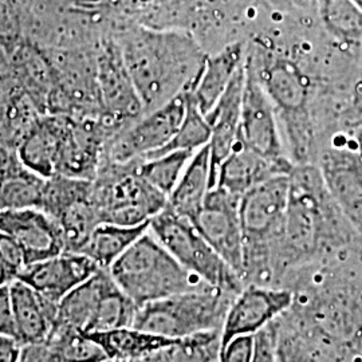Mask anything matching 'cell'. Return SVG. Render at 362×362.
Instances as JSON below:
<instances>
[{
	"label": "cell",
	"instance_id": "38",
	"mask_svg": "<svg viewBox=\"0 0 362 362\" xmlns=\"http://www.w3.org/2000/svg\"><path fill=\"white\" fill-rule=\"evenodd\" d=\"M255 336L235 337L220 350V362H252Z\"/></svg>",
	"mask_w": 362,
	"mask_h": 362
},
{
	"label": "cell",
	"instance_id": "47",
	"mask_svg": "<svg viewBox=\"0 0 362 362\" xmlns=\"http://www.w3.org/2000/svg\"><path fill=\"white\" fill-rule=\"evenodd\" d=\"M354 141H356V151L362 158V124L357 127L356 133H354Z\"/></svg>",
	"mask_w": 362,
	"mask_h": 362
},
{
	"label": "cell",
	"instance_id": "24",
	"mask_svg": "<svg viewBox=\"0 0 362 362\" xmlns=\"http://www.w3.org/2000/svg\"><path fill=\"white\" fill-rule=\"evenodd\" d=\"M15 85L27 94L47 115L49 98L54 88V70L45 50L28 39H23L11 50Z\"/></svg>",
	"mask_w": 362,
	"mask_h": 362
},
{
	"label": "cell",
	"instance_id": "35",
	"mask_svg": "<svg viewBox=\"0 0 362 362\" xmlns=\"http://www.w3.org/2000/svg\"><path fill=\"white\" fill-rule=\"evenodd\" d=\"M211 127L207 118L194 104L189 91L187 90V112L181 122L180 128L172 141L160 152L153 156L163 155L172 151H189L197 152L211 141ZM151 156V157H153ZM149 158V157H148Z\"/></svg>",
	"mask_w": 362,
	"mask_h": 362
},
{
	"label": "cell",
	"instance_id": "17",
	"mask_svg": "<svg viewBox=\"0 0 362 362\" xmlns=\"http://www.w3.org/2000/svg\"><path fill=\"white\" fill-rule=\"evenodd\" d=\"M0 231L21 247L27 266L66 251L59 226L40 208L0 211Z\"/></svg>",
	"mask_w": 362,
	"mask_h": 362
},
{
	"label": "cell",
	"instance_id": "2",
	"mask_svg": "<svg viewBox=\"0 0 362 362\" xmlns=\"http://www.w3.org/2000/svg\"><path fill=\"white\" fill-rule=\"evenodd\" d=\"M288 177L285 220L272 266L276 287L291 274L325 263L361 239L337 207L318 167L294 165Z\"/></svg>",
	"mask_w": 362,
	"mask_h": 362
},
{
	"label": "cell",
	"instance_id": "23",
	"mask_svg": "<svg viewBox=\"0 0 362 362\" xmlns=\"http://www.w3.org/2000/svg\"><path fill=\"white\" fill-rule=\"evenodd\" d=\"M47 179L27 168L15 149L0 146V211L40 208Z\"/></svg>",
	"mask_w": 362,
	"mask_h": 362
},
{
	"label": "cell",
	"instance_id": "21",
	"mask_svg": "<svg viewBox=\"0 0 362 362\" xmlns=\"http://www.w3.org/2000/svg\"><path fill=\"white\" fill-rule=\"evenodd\" d=\"M246 81V67L245 64L238 70L228 85L227 90L221 95L218 104L208 113V124L211 127V161L214 170V181L216 176V169L220 163L230 155L239 139L240 129V117H242V103H243V89Z\"/></svg>",
	"mask_w": 362,
	"mask_h": 362
},
{
	"label": "cell",
	"instance_id": "4",
	"mask_svg": "<svg viewBox=\"0 0 362 362\" xmlns=\"http://www.w3.org/2000/svg\"><path fill=\"white\" fill-rule=\"evenodd\" d=\"M246 64L270 97L279 122H284L293 161L296 165L309 164L314 146L309 79L291 59L263 47L247 52Z\"/></svg>",
	"mask_w": 362,
	"mask_h": 362
},
{
	"label": "cell",
	"instance_id": "50",
	"mask_svg": "<svg viewBox=\"0 0 362 362\" xmlns=\"http://www.w3.org/2000/svg\"><path fill=\"white\" fill-rule=\"evenodd\" d=\"M354 1H356V3H358V4L362 7V0H354Z\"/></svg>",
	"mask_w": 362,
	"mask_h": 362
},
{
	"label": "cell",
	"instance_id": "8",
	"mask_svg": "<svg viewBox=\"0 0 362 362\" xmlns=\"http://www.w3.org/2000/svg\"><path fill=\"white\" fill-rule=\"evenodd\" d=\"M93 200L101 223L118 226L146 224L168 204V196L137 173L134 161L106 158L93 180Z\"/></svg>",
	"mask_w": 362,
	"mask_h": 362
},
{
	"label": "cell",
	"instance_id": "11",
	"mask_svg": "<svg viewBox=\"0 0 362 362\" xmlns=\"http://www.w3.org/2000/svg\"><path fill=\"white\" fill-rule=\"evenodd\" d=\"M40 209L57 221L70 252H81L101 223L93 200V181L54 175L47 179Z\"/></svg>",
	"mask_w": 362,
	"mask_h": 362
},
{
	"label": "cell",
	"instance_id": "49",
	"mask_svg": "<svg viewBox=\"0 0 362 362\" xmlns=\"http://www.w3.org/2000/svg\"><path fill=\"white\" fill-rule=\"evenodd\" d=\"M129 362H157V360H156L155 354L152 353V354H149V356H146V357L137 358V360H133V361Z\"/></svg>",
	"mask_w": 362,
	"mask_h": 362
},
{
	"label": "cell",
	"instance_id": "28",
	"mask_svg": "<svg viewBox=\"0 0 362 362\" xmlns=\"http://www.w3.org/2000/svg\"><path fill=\"white\" fill-rule=\"evenodd\" d=\"M315 13L327 37L345 49H362V7L354 0H317Z\"/></svg>",
	"mask_w": 362,
	"mask_h": 362
},
{
	"label": "cell",
	"instance_id": "26",
	"mask_svg": "<svg viewBox=\"0 0 362 362\" xmlns=\"http://www.w3.org/2000/svg\"><path fill=\"white\" fill-rule=\"evenodd\" d=\"M214 187L211 151L209 145H206L194 153L177 185L169 194L168 207L182 218L194 221Z\"/></svg>",
	"mask_w": 362,
	"mask_h": 362
},
{
	"label": "cell",
	"instance_id": "39",
	"mask_svg": "<svg viewBox=\"0 0 362 362\" xmlns=\"http://www.w3.org/2000/svg\"><path fill=\"white\" fill-rule=\"evenodd\" d=\"M16 362H61L52 345L45 342L22 345Z\"/></svg>",
	"mask_w": 362,
	"mask_h": 362
},
{
	"label": "cell",
	"instance_id": "5",
	"mask_svg": "<svg viewBox=\"0 0 362 362\" xmlns=\"http://www.w3.org/2000/svg\"><path fill=\"white\" fill-rule=\"evenodd\" d=\"M288 176H274L240 197L245 285L272 286L274 258L288 200Z\"/></svg>",
	"mask_w": 362,
	"mask_h": 362
},
{
	"label": "cell",
	"instance_id": "43",
	"mask_svg": "<svg viewBox=\"0 0 362 362\" xmlns=\"http://www.w3.org/2000/svg\"><path fill=\"white\" fill-rule=\"evenodd\" d=\"M272 6L285 11H310L317 8V0H267Z\"/></svg>",
	"mask_w": 362,
	"mask_h": 362
},
{
	"label": "cell",
	"instance_id": "10",
	"mask_svg": "<svg viewBox=\"0 0 362 362\" xmlns=\"http://www.w3.org/2000/svg\"><path fill=\"white\" fill-rule=\"evenodd\" d=\"M95 62L103 121L116 136L144 116L143 103L113 34L100 40Z\"/></svg>",
	"mask_w": 362,
	"mask_h": 362
},
{
	"label": "cell",
	"instance_id": "42",
	"mask_svg": "<svg viewBox=\"0 0 362 362\" xmlns=\"http://www.w3.org/2000/svg\"><path fill=\"white\" fill-rule=\"evenodd\" d=\"M21 342L13 337L0 336V362H16L21 353Z\"/></svg>",
	"mask_w": 362,
	"mask_h": 362
},
{
	"label": "cell",
	"instance_id": "27",
	"mask_svg": "<svg viewBox=\"0 0 362 362\" xmlns=\"http://www.w3.org/2000/svg\"><path fill=\"white\" fill-rule=\"evenodd\" d=\"M86 334H89L101 345L109 360L119 362L143 358L176 342L175 339L156 336L134 326H125L109 332Z\"/></svg>",
	"mask_w": 362,
	"mask_h": 362
},
{
	"label": "cell",
	"instance_id": "16",
	"mask_svg": "<svg viewBox=\"0 0 362 362\" xmlns=\"http://www.w3.org/2000/svg\"><path fill=\"white\" fill-rule=\"evenodd\" d=\"M320 172L337 207L362 238V158L346 146L326 148L320 156Z\"/></svg>",
	"mask_w": 362,
	"mask_h": 362
},
{
	"label": "cell",
	"instance_id": "45",
	"mask_svg": "<svg viewBox=\"0 0 362 362\" xmlns=\"http://www.w3.org/2000/svg\"><path fill=\"white\" fill-rule=\"evenodd\" d=\"M19 1L28 10H39V8H46L59 3H69L66 0H19Z\"/></svg>",
	"mask_w": 362,
	"mask_h": 362
},
{
	"label": "cell",
	"instance_id": "40",
	"mask_svg": "<svg viewBox=\"0 0 362 362\" xmlns=\"http://www.w3.org/2000/svg\"><path fill=\"white\" fill-rule=\"evenodd\" d=\"M0 336L16 338L10 285L0 286Z\"/></svg>",
	"mask_w": 362,
	"mask_h": 362
},
{
	"label": "cell",
	"instance_id": "52",
	"mask_svg": "<svg viewBox=\"0 0 362 362\" xmlns=\"http://www.w3.org/2000/svg\"><path fill=\"white\" fill-rule=\"evenodd\" d=\"M66 1H71V0H66Z\"/></svg>",
	"mask_w": 362,
	"mask_h": 362
},
{
	"label": "cell",
	"instance_id": "13",
	"mask_svg": "<svg viewBox=\"0 0 362 362\" xmlns=\"http://www.w3.org/2000/svg\"><path fill=\"white\" fill-rule=\"evenodd\" d=\"M245 67L246 81L238 143L274 163L291 167L294 164L286 155L279 129V118L272 100L252 69L247 65L246 59Z\"/></svg>",
	"mask_w": 362,
	"mask_h": 362
},
{
	"label": "cell",
	"instance_id": "29",
	"mask_svg": "<svg viewBox=\"0 0 362 362\" xmlns=\"http://www.w3.org/2000/svg\"><path fill=\"white\" fill-rule=\"evenodd\" d=\"M109 276V270L100 269L88 281L70 291L58 303V314L54 329H73L85 332Z\"/></svg>",
	"mask_w": 362,
	"mask_h": 362
},
{
	"label": "cell",
	"instance_id": "6",
	"mask_svg": "<svg viewBox=\"0 0 362 362\" xmlns=\"http://www.w3.org/2000/svg\"><path fill=\"white\" fill-rule=\"evenodd\" d=\"M109 272L139 308L184 291L212 287L184 269L149 230L117 259Z\"/></svg>",
	"mask_w": 362,
	"mask_h": 362
},
{
	"label": "cell",
	"instance_id": "31",
	"mask_svg": "<svg viewBox=\"0 0 362 362\" xmlns=\"http://www.w3.org/2000/svg\"><path fill=\"white\" fill-rule=\"evenodd\" d=\"M137 310L139 306L118 287L110 274L90 322L83 333H101L133 326Z\"/></svg>",
	"mask_w": 362,
	"mask_h": 362
},
{
	"label": "cell",
	"instance_id": "25",
	"mask_svg": "<svg viewBox=\"0 0 362 362\" xmlns=\"http://www.w3.org/2000/svg\"><path fill=\"white\" fill-rule=\"evenodd\" d=\"M245 59L246 54L242 43L228 45L215 55H208L194 89L188 90L204 116L218 104Z\"/></svg>",
	"mask_w": 362,
	"mask_h": 362
},
{
	"label": "cell",
	"instance_id": "34",
	"mask_svg": "<svg viewBox=\"0 0 362 362\" xmlns=\"http://www.w3.org/2000/svg\"><path fill=\"white\" fill-rule=\"evenodd\" d=\"M61 362H103L109 360L101 345L89 334L73 329H52L46 339Z\"/></svg>",
	"mask_w": 362,
	"mask_h": 362
},
{
	"label": "cell",
	"instance_id": "3",
	"mask_svg": "<svg viewBox=\"0 0 362 362\" xmlns=\"http://www.w3.org/2000/svg\"><path fill=\"white\" fill-rule=\"evenodd\" d=\"M113 37L141 98L144 115L192 90L208 57L196 39L181 30L132 23L117 28Z\"/></svg>",
	"mask_w": 362,
	"mask_h": 362
},
{
	"label": "cell",
	"instance_id": "22",
	"mask_svg": "<svg viewBox=\"0 0 362 362\" xmlns=\"http://www.w3.org/2000/svg\"><path fill=\"white\" fill-rule=\"evenodd\" d=\"M16 339L21 345L45 342L55 326L58 303L16 279L10 285Z\"/></svg>",
	"mask_w": 362,
	"mask_h": 362
},
{
	"label": "cell",
	"instance_id": "46",
	"mask_svg": "<svg viewBox=\"0 0 362 362\" xmlns=\"http://www.w3.org/2000/svg\"><path fill=\"white\" fill-rule=\"evenodd\" d=\"M16 278L13 276V272H10L6 264L0 259V286L11 285Z\"/></svg>",
	"mask_w": 362,
	"mask_h": 362
},
{
	"label": "cell",
	"instance_id": "12",
	"mask_svg": "<svg viewBox=\"0 0 362 362\" xmlns=\"http://www.w3.org/2000/svg\"><path fill=\"white\" fill-rule=\"evenodd\" d=\"M185 112L187 91L145 113L113 136L106 145L104 158L115 163H130L145 160L160 152L176 136Z\"/></svg>",
	"mask_w": 362,
	"mask_h": 362
},
{
	"label": "cell",
	"instance_id": "48",
	"mask_svg": "<svg viewBox=\"0 0 362 362\" xmlns=\"http://www.w3.org/2000/svg\"><path fill=\"white\" fill-rule=\"evenodd\" d=\"M356 93H357V106L360 107V110L362 112V79L361 82H360V85L357 86V90H356Z\"/></svg>",
	"mask_w": 362,
	"mask_h": 362
},
{
	"label": "cell",
	"instance_id": "36",
	"mask_svg": "<svg viewBox=\"0 0 362 362\" xmlns=\"http://www.w3.org/2000/svg\"><path fill=\"white\" fill-rule=\"evenodd\" d=\"M26 8L19 0H0V43L10 52L25 38Z\"/></svg>",
	"mask_w": 362,
	"mask_h": 362
},
{
	"label": "cell",
	"instance_id": "33",
	"mask_svg": "<svg viewBox=\"0 0 362 362\" xmlns=\"http://www.w3.org/2000/svg\"><path fill=\"white\" fill-rule=\"evenodd\" d=\"M221 330L199 333L157 350V362H220Z\"/></svg>",
	"mask_w": 362,
	"mask_h": 362
},
{
	"label": "cell",
	"instance_id": "1",
	"mask_svg": "<svg viewBox=\"0 0 362 362\" xmlns=\"http://www.w3.org/2000/svg\"><path fill=\"white\" fill-rule=\"evenodd\" d=\"M288 310L272 326L322 362H362V239L286 279Z\"/></svg>",
	"mask_w": 362,
	"mask_h": 362
},
{
	"label": "cell",
	"instance_id": "20",
	"mask_svg": "<svg viewBox=\"0 0 362 362\" xmlns=\"http://www.w3.org/2000/svg\"><path fill=\"white\" fill-rule=\"evenodd\" d=\"M294 165H282L257 153L240 143L236 144L216 169L215 187L242 197L250 189L278 175H290Z\"/></svg>",
	"mask_w": 362,
	"mask_h": 362
},
{
	"label": "cell",
	"instance_id": "18",
	"mask_svg": "<svg viewBox=\"0 0 362 362\" xmlns=\"http://www.w3.org/2000/svg\"><path fill=\"white\" fill-rule=\"evenodd\" d=\"M100 267L81 252L64 251L27 266L19 278L42 296L59 303L76 287L88 281Z\"/></svg>",
	"mask_w": 362,
	"mask_h": 362
},
{
	"label": "cell",
	"instance_id": "9",
	"mask_svg": "<svg viewBox=\"0 0 362 362\" xmlns=\"http://www.w3.org/2000/svg\"><path fill=\"white\" fill-rule=\"evenodd\" d=\"M149 233L184 269L207 285L238 296L245 282L199 233L194 223L167 204L149 221Z\"/></svg>",
	"mask_w": 362,
	"mask_h": 362
},
{
	"label": "cell",
	"instance_id": "19",
	"mask_svg": "<svg viewBox=\"0 0 362 362\" xmlns=\"http://www.w3.org/2000/svg\"><path fill=\"white\" fill-rule=\"evenodd\" d=\"M67 125V117L43 115L18 144L15 151L19 160L45 179L57 175Z\"/></svg>",
	"mask_w": 362,
	"mask_h": 362
},
{
	"label": "cell",
	"instance_id": "32",
	"mask_svg": "<svg viewBox=\"0 0 362 362\" xmlns=\"http://www.w3.org/2000/svg\"><path fill=\"white\" fill-rule=\"evenodd\" d=\"M194 153L196 152L189 151H172L134 161V165L143 179L152 184L160 192L169 196L177 185Z\"/></svg>",
	"mask_w": 362,
	"mask_h": 362
},
{
	"label": "cell",
	"instance_id": "7",
	"mask_svg": "<svg viewBox=\"0 0 362 362\" xmlns=\"http://www.w3.org/2000/svg\"><path fill=\"white\" fill-rule=\"evenodd\" d=\"M236 296L215 287L184 291L139 308L133 326L169 339L221 330Z\"/></svg>",
	"mask_w": 362,
	"mask_h": 362
},
{
	"label": "cell",
	"instance_id": "41",
	"mask_svg": "<svg viewBox=\"0 0 362 362\" xmlns=\"http://www.w3.org/2000/svg\"><path fill=\"white\" fill-rule=\"evenodd\" d=\"M252 362H278L272 330L267 326L255 334V348Z\"/></svg>",
	"mask_w": 362,
	"mask_h": 362
},
{
	"label": "cell",
	"instance_id": "14",
	"mask_svg": "<svg viewBox=\"0 0 362 362\" xmlns=\"http://www.w3.org/2000/svg\"><path fill=\"white\" fill-rule=\"evenodd\" d=\"M239 197L214 187L192 223L243 281V233L239 216Z\"/></svg>",
	"mask_w": 362,
	"mask_h": 362
},
{
	"label": "cell",
	"instance_id": "51",
	"mask_svg": "<svg viewBox=\"0 0 362 362\" xmlns=\"http://www.w3.org/2000/svg\"><path fill=\"white\" fill-rule=\"evenodd\" d=\"M103 362H119V361H115V360H106V361Z\"/></svg>",
	"mask_w": 362,
	"mask_h": 362
},
{
	"label": "cell",
	"instance_id": "37",
	"mask_svg": "<svg viewBox=\"0 0 362 362\" xmlns=\"http://www.w3.org/2000/svg\"><path fill=\"white\" fill-rule=\"evenodd\" d=\"M274 338V346L278 362H322L299 345L294 338L276 330L269 325Z\"/></svg>",
	"mask_w": 362,
	"mask_h": 362
},
{
	"label": "cell",
	"instance_id": "15",
	"mask_svg": "<svg viewBox=\"0 0 362 362\" xmlns=\"http://www.w3.org/2000/svg\"><path fill=\"white\" fill-rule=\"evenodd\" d=\"M294 294L286 287L245 285L233 298L221 327V346L235 337L255 336L290 309Z\"/></svg>",
	"mask_w": 362,
	"mask_h": 362
},
{
	"label": "cell",
	"instance_id": "30",
	"mask_svg": "<svg viewBox=\"0 0 362 362\" xmlns=\"http://www.w3.org/2000/svg\"><path fill=\"white\" fill-rule=\"evenodd\" d=\"M148 230L149 223L141 226L100 223L81 250V254L89 257L100 269L109 270L117 259Z\"/></svg>",
	"mask_w": 362,
	"mask_h": 362
},
{
	"label": "cell",
	"instance_id": "44",
	"mask_svg": "<svg viewBox=\"0 0 362 362\" xmlns=\"http://www.w3.org/2000/svg\"><path fill=\"white\" fill-rule=\"evenodd\" d=\"M128 0H71V3L81 8L88 10H119V7Z\"/></svg>",
	"mask_w": 362,
	"mask_h": 362
}]
</instances>
